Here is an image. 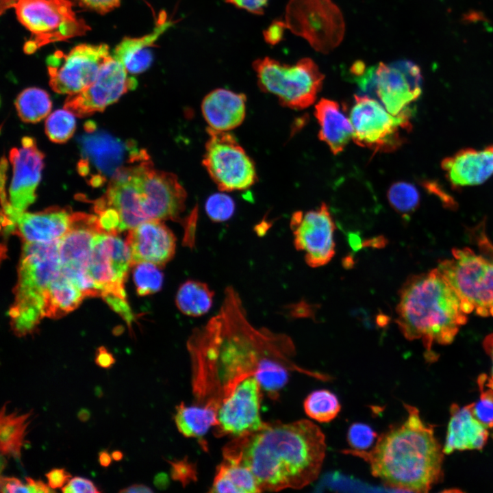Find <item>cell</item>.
<instances>
[{
	"mask_svg": "<svg viewBox=\"0 0 493 493\" xmlns=\"http://www.w3.org/2000/svg\"><path fill=\"white\" fill-rule=\"evenodd\" d=\"M283 336L252 325L238 292L227 286L218 312L195 329L188 342L197 367V393L214 388L221 402L239 381L255 375Z\"/></svg>",
	"mask_w": 493,
	"mask_h": 493,
	"instance_id": "cell-1",
	"label": "cell"
},
{
	"mask_svg": "<svg viewBox=\"0 0 493 493\" xmlns=\"http://www.w3.org/2000/svg\"><path fill=\"white\" fill-rule=\"evenodd\" d=\"M225 451L254 475L261 492L301 489L319 476L325 457V436L314 422L266 423L261 430L237 438Z\"/></svg>",
	"mask_w": 493,
	"mask_h": 493,
	"instance_id": "cell-2",
	"label": "cell"
},
{
	"mask_svg": "<svg viewBox=\"0 0 493 493\" xmlns=\"http://www.w3.org/2000/svg\"><path fill=\"white\" fill-rule=\"evenodd\" d=\"M407 418L381 434L370 449L343 451L364 460L371 474L387 487L427 492L442 475L443 449L432 426L425 425L418 409L405 405Z\"/></svg>",
	"mask_w": 493,
	"mask_h": 493,
	"instance_id": "cell-3",
	"label": "cell"
},
{
	"mask_svg": "<svg viewBox=\"0 0 493 493\" xmlns=\"http://www.w3.org/2000/svg\"><path fill=\"white\" fill-rule=\"evenodd\" d=\"M396 323L409 340H421L433 360V344L447 345L468 320L462 301L438 268L408 278L400 290Z\"/></svg>",
	"mask_w": 493,
	"mask_h": 493,
	"instance_id": "cell-4",
	"label": "cell"
},
{
	"mask_svg": "<svg viewBox=\"0 0 493 493\" xmlns=\"http://www.w3.org/2000/svg\"><path fill=\"white\" fill-rule=\"evenodd\" d=\"M475 247L452 251V257L438 268L459 295L468 315L493 317V242L485 231V219L469 229Z\"/></svg>",
	"mask_w": 493,
	"mask_h": 493,
	"instance_id": "cell-5",
	"label": "cell"
},
{
	"mask_svg": "<svg viewBox=\"0 0 493 493\" xmlns=\"http://www.w3.org/2000/svg\"><path fill=\"white\" fill-rule=\"evenodd\" d=\"M59 240L25 242L14 290L15 300L9 315L14 334H31L43 316L45 291L60 273Z\"/></svg>",
	"mask_w": 493,
	"mask_h": 493,
	"instance_id": "cell-6",
	"label": "cell"
},
{
	"mask_svg": "<svg viewBox=\"0 0 493 493\" xmlns=\"http://www.w3.org/2000/svg\"><path fill=\"white\" fill-rule=\"evenodd\" d=\"M1 14L13 8L30 32L23 50L31 54L53 42L84 35L90 27L75 13L69 0H1Z\"/></svg>",
	"mask_w": 493,
	"mask_h": 493,
	"instance_id": "cell-7",
	"label": "cell"
},
{
	"mask_svg": "<svg viewBox=\"0 0 493 493\" xmlns=\"http://www.w3.org/2000/svg\"><path fill=\"white\" fill-rule=\"evenodd\" d=\"M253 66L262 91L275 95L281 105L294 110L305 109L315 102L325 77L308 58L288 65L266 57L254 62Z\"/></svg>",
	"mask_w": 493,
	"mask_h": 493,
	"instance_id": "cell-8",
	"label": "cell"
},
{
	"mask_svg": "<svg viewBox=\"0 0 493 493\" xmlns=\"http://www.w3.org/2000/svg\"><path fill=\"white\" fill-rule=\"evenodd\" d=\"M411 115L412 109L393 115L377 100L355 95L349 115L352 139L374 153L394 151L405 142L402 131L411 129Z\"/></svg>",
	"mask_w": 493,
	"mask_h": 493,
	"instance_id": "cell-9",
	"label": "cell"
},
{
	"mask_svg": "<svg viewBox=\"0 0 493 493\" xmlns=\"http://www.w3.org/2000/svg\"><path fill=\"white\" fill-rule=\"evenodd\" d=\"M282 24L323 53L338 47L345 31L342 12L331 0H290Z\"/></svg>",
	"mask_w": 493,
	"mask_h": 493,
	"instance_id": "cell-10",
	"label": "cell"
},
{
	"mask_svg": "<svg viewBox=\"0 0 493 493\" xmlns=\"http://www.w3.org/2000/svg\"><path fill=\"white\" fill-rule=\"evenodd\" d=\"M87 133L79 138L82 159L78 163L83 176L95 172L89 179L93 186L110 180L121 169L149 157L144 149H138L132 140L123 142L103 131H94L93 123H86Z\"/></svg>",
	"mask_w": 493,
	"mask_h": 493,
	"instance_id": "cell-11",
	"label": "cell"
},
{
	"mask_svg": "<svg viewBox=\"0 0 493 493\" xmlns=\"http://www.w3.org/2000/svg\"><path fill=\"white\" fill-rule=\"evenodd\" d=\"M203 164L223 191L242 190L256 181L254 164L235 137L228 131L207 129Z\"/></svg>",
	"mask_w": 493,
	"mask_h": 493,
	"instance_id": "cell-12",
	"label": "cell"
},
{
	"mask_svg": "<svg viewBox=\"0 0 493 493\" xmlns=\"http://www.w3.org/2000/svg\"><path fill=\"white\" fill-rule=\"evenodd\" d=\"M131 168L147 220H178L185 210L186 192L177 176L155 169L149 157L132 164Z\"/></svg>",
	"mask_w": 493,
	"mask_h": 493,
	"instance_id": "cell-13",
	"label": "cell"
},
{
	"mask_svg": "<svg viewBox=\"0 0 493 493\" xmlns=\"http://www.w3.org/2000/svg\"><path fill=\"white\" fill-rule=\"evenodd\" d=\"M110 55L105 44H81L66 53L57 51L46 60L49 85L57 93H78L94 81Z\"/></svg>",
	"mask_w": 493,
	"mask_h": 493,
	"instance_id": "cell-14",
	"label": "cell"
},
{
	"mask_svg": "<svg viewBox=\"0 0 493 493\" xmlns=\"http://www.w3.org/2000/svg\"><path fill=\"white\" fill-rule=\"evenodd\" d=\"M101 229L97 216L73 213L69 231L59 239L60 272L87 296H100L88 272L94 237Z\"/></svg>",
	"mask_w": 493,
	"mask_h": 493,
	"instance_id": "cell-15",
	"label": "cell"
},
{
	"mask_svg": "<svg viewBox=\"0 0 493 493\" xmlns=\"http://www.w3.org/2000/svg\"><path fill=\"white\" fill-rule=\"evenodd\" d=\"M43 153L31 137H24L21 147L13 148L10 160L13 177L9 190L8 203L2 205L1 222L6 231H15L18 218L36 199V189L43 168Z\"/></svg>",
	"mask_w": 493,
	"mask_h": 493,
	"instance_id": "cell-16",
	"label": "cell"
},
{
	"mask_svg": "<svg viewBox=\"0 0 493 493\" xmlns=\"http://www.w3.org/2000/svg\"><path fill=\"white\" fill-rule=\"evenodd\" d=\"M131 255L126 241L117 234L100 233L94 239L88 272L103 299H126L125 283Z\"/></svg>",
	"mask_w": 493,
	"mask_h": 493,
	"instance_id": "cell-17",
	"label": "cell"
},
{
	"mask_svg": "<svg viewBox=\"0 0 493 493\" xmlns=\"http://www.w3.org/2000/svg\"><path fill=\"white\" fill-rule=\"evenodd\" d=\"M136 86V79L129 76L123 63L111 55L88 88L68 95L64 108L79 117L89 116L103 111Z\"/></svg>",
	"mask_w": 493,
	"mask_h": 493,
	"instance_id": "cell-18",
	"label": "cell"
},
{
	"mask_svg": "<svg viewBox=\"0 0 493 493\" xmlns=\"http://www.w3.org/2000/svg\"><path fill=\"white\" fill-rule=\"evenodd\" d=\"M294 244L304 252L306 263L319 267L329 263L335 255L336 226L327 205L322 203L318 208L294 212L290 219Z\"/></svg>",
	"mask_w": 493,
	"mask_h": 493,
	"instance_id": "cell-19",
	"label": "cell"
},
{
	"mask_svg": "<svg viewBox=\"0 0 493 493\" xmlns=\"http://www.w3.org/2000/svg\"><path fill=\"white\" fill-rule=\"evenodd\" d=\"M261 386L251 375L239 381L221 401L217 411L220 431L236 438L251 435L266 425L260 414Z\"/></svg>",
	"mask_w": 493,
	"mask_h": 493,
	"instance_id": "cell-20",
	"label": "cell"
},
{
	"mask_svg": "<svg viewBox=\"0 0 493 493\" xmlns=\"http://www.w3.org/2000/svg\"><path fill=\"white\" fill-rule=\"evenodd\" d=\"M375 99L390 114L397 115L412 109L410 104L420 95V69L409 61L379 62L375 66Z\"/></svg>",
	"mask_w": 493,
	"mask_h": 493,
	"instance_id": "cell-21",
	"label": "cell"
},
{
	"mask_svg": "<svg viewBox=\"0 0 493 493\" xmlns=\"http://www.w3.org/2000/svg\"><path fill=\"white\" fill-rule=\"evenodd\" d=\"M126 242L131 264L147 262L164 267L174 257L176 237L163 220H146L129 230Z\"/></svg>",
	"mask_w": 493,
	"mask_h": 493,
	"instance_id": "cell-22",
	"label": "cell"
},
{
	"mask_svg": "<svg viewBox=\"0 0 493 493\" xmlns=\"http://www.w3.org/2000/svg\"><path fill=\"white\" fill-rule=\"evenodd\" d=\"M131 165L121 169L110 180L106 192L94 205V212L109 209L116 213L120 220V232L147 220L141 208Z\"/></svg>",
	"mask_w": 493,
	"mask_h": 493,
	"instance_id": "cell-23",
	"label": "cell"
},
{
	"mask_svg": "<svg viewBox=\"0 0 493 493\" xmlns=\"http://www.w3.org/2000/svg\"><path fill=\"white\" fill-rule=\"evenodd\" d=\"M441 166L455 188L481 184L493 175V144L481 150L462 149L444 158Z\"/></svg>",
	"mask_w": 493,
	"mask_h": 493,
	"instance_id": "cell-24",
	"label": "cell"
},
{
	"mask_svg": "<svg viewBox=\"0 0 493 493\" xmlns=\"http://www.w3.org/2000/svg\"><path fill=\"white\" fill-rule=\"evenodd\" d=\"M72 212L50 207L36 213L23 212L16 223L15 233L25 242H48L62 238L70 229Z\"/></svg>",
	"mask_w": 493,
	"mask_h": 493,
	"instance_id": "cell-25",
	"label": "cell"
},
{
	"mask_svg": "<svg viewBox=\"0 0 493 493\" xmlns=\"http://www.w3.org/2000/svg\"><path fill=\"white\" fill-rule=\"evenodd\" d=\"M473 403L459 407L453 404L443 452L449 454L454 451L480 450L486 444L487 428L474 416Z\"/></svg>",
	"mask_w": 493,
	"mask_h": 493,
	"instance_id": "cell-26",
	"label": "cell"
},
{
	"mask_svg": "<svg viewBox=\"0 0 493 493\" xmlns=\"http://www.w3.org/2000/svg\"><path fill=\"white\" fill-rule=\"evenodd\" d=\"M245 103L244 94L218 88L204 97L201 110L210 128L227 131L243 122L246 114Z\"/></svg>",
	"mask_w": 493,
	"mask_h": 493,
	"instance_id": "cell-27",
	"label": "cell"
},
{
	"mask_svg": "<svg viewBox=\"0 0 493 493\" xmlns=\"http://www.w3.org/2000/svg\"><path fill=\"white\" fill-rule=\"evenodd\" d=\"M314 115L320 125L319 139L328 145L334 155L341 153L352 138L353 129L340 104L322 99L315 106Z\"/></svg>",
	"mask_w": 493,
	"mask_h": 493,
	"instance_id": "cell-28",
	"label": "cell"
},
{
	"mask_svg": "<svg viewBox=\"0 0 493 493\" xmlns=\"http://www.w3.org/2000/svg\"><path fill=\"white\" fill-rule=\"evenodd\" d=\"M170 25V21L159 18L157 25L149 34L123 39L114 49L112 55L123 63L129 73L138 74L145 71L153 61L151 48Z\"/></svg>",
	"mask_w": 493,
	"mask_h": 493,
	"instance_id": "cell-29",
	"label": "cell"
},
{
	"mask_svg": "<svg viewBox=\"0 0 493 493\" xmlns=\"http://www.w3.org/2000/svg\"><path fill=\"white\" fill-rule=\"evenodd\" d=\"M85 297L82 292L60 272L45 291L43 316L51 318L64 316L76 309Z\"/></svg>",
	"mask_w": 493,
	"mask_h": 493,
	"instance_id": "cell-30",
	"label": "cell"
},
{
	"mask_svg": "<svg viewBox=\"0 0 493 493\" xmlns=\"http://www.w3.org/2000/svg\"><path fill=\"white\" fill-rule=\"evenodd\" d=\"M210 492L254 493L261 490L254 475L248 467L239 461L225 457L218 468Z\"/></svg>",
	"mask_w": 493,
	"mask_h": 493,
	"instance_id": "cell-31",
	"label": "cell"
},
{
	"mask_svg": "<svg viewBox=\"0 0 493 493\" xmlns=\"http://www.w3.org/2000/svg\"><path fill=\"white\" fill-rule=\"evenodd\" d=\"M218 406L212 403L176 407L175 422L178 431L187 438H201L212 426L217 425Z\"/></svg>",
	"mask_w": 493,
	"mask_h": 493,
	"instance_id": "cell-32",
	"label": "cell"
},
{
	"mask_svg": "<svg viewBox=\"0 0 493 493\" xmlns=\"http://www.w3.org/2000/svg\"><path fill=\"white\" fill-rule=\"evenodd\" d=\"M6 405L7 403L3 405L0 415L1 453L20 460L21 448L34 411L31 409L24 414H18V411H14L6 414Z\"/></svg>",
	"mask_w": 493,
	"mask_h": 493,
	"instance_id": "cell-33",
	"label": "cell"
},
{
	"mask_svg": "<svg viewBox=\"0 0 493 493\" xmlns=\"http://www.w3.org/2000/svg\"><path fill=\"white\" fill-rule=\"evenodd\" d=\"M214 292L199 281L187 280L178 288L175 304L185 315L197 317L206 314L212 307Z\"/></svg>",
	"mask_w": 493,
	"mask_h": 493,
	"instance_id": "cell-34",
	"label": "cell"
},
{
	"mask_svg": "<svg viewBox=\"0 0 493 493\" xmlns=\"http://www.w3.org/2000/svg\"><path fill=\"white\" fill-rule=\"evenodd\" d=\"M15 105L22 121L36 123L49 114L51 101L46 91L38 88H29L18 95Z\"/></svg>",
	"mask_w": 493,
	"mask_h": 493,
	"instance_id": "cell-35",
	"label": "cell"
},
{
	"mask_svg": "<svg viewBox=\"0 0 493 493\" xmlns=\"http://www.w3.org/2000/svg\"><path fill=\"white\" fill-rule=\"evenodd\" d=\"M303 408L311 419L318 422H329L338 415L341 405L333 393L322 389L307 395L303 402Z\"/></svg>",
	"mask_w": 493,
	"mask_h": 493,
	"instance_id": "cell-36",
	"label": "cell"
},
{
	"mask_svg": "<svg viewBox=\"0 0 493 493\" xmlns=\"http://www.w3.org/2000/svg\"><path fill=\"white\" fill-rule=\"evenodd\" d=\"M388 199L392 207L403 217L414 213L420 204V194L414 185L406 181H396L388 191Z\"/></svg>",
	"mask_w": 493,
	"mask_h": 493,
	"instance_id": "cell-37",
	"label": "cell"
},
{
	"mask_svg": "<svg viewBox=\"0 0 493 493\" xmlns=\"http://www.w3.org/2000/svg\"><path fill=\"white\" fill-rule=\"evenodd\" d=\"M134 266L133 277L138 295L153 294L162 289L164 275L161 267L147 262L137 263Z\"/></svg>",
	"mask_w": 493,
	"mask_h": 493,
	"instance_id": "cell-38",
	"label": "cell"
},
{
	"mask_svg": "<svg viewBox=\"0 0 493 493\" xmlns=\"http://www.w3.org/2000/svg\"><path fill=\"white\" fill-rule=\"evenodd\" d=\"M74 115L65 109L58 110L48 116L45 122V131L52 142L62 143L73 136L76 127Z\"/></svg>",
	"mask_w": 493,
	"mask_h": 493,
	"instance_id": "cell-39",
	"label": "cell"
},
{
	"mask_svg": "<svg viewBox=\"0 0 493 493\" xmlns=\"http://www.w3.org/2000/svg\"><path fill=\"white\" fill-rule=\"evenodd\" d=\"M486 375L482 374L478 378L480 396L473 403V414L475 418L487 429L493 427V389L485 383Z\"/></svg>",
	"mask_w": 493,
	"mask_h": 493,
	"instance_id": "cell-40",
	"label": "cell"
},
{
	"mask_svg": "<svg viewBox=\"0 0 493 493\" xmlns=\"http://www.w3.org/2000/svg\"><path fill=\"white\" fill-rule=\"evenodd\" d=\"M205 211L208 217L214 222H223L229 219L235 211V203L228 195L216 193L206 201Z\"/></svg>",
	"mask_w": 493,
	"mask_h": 493,
	"instance_id": "cell-41",
	"label": "cell"
},
{
	"mask_svg": "<svg viewBox=\"0 0 493 493\" xmlns=\"http://www.w3.org/2000/svg\"><path fill=\"white\" fill-rule=\"evenodd\" d=\"M377 435L373 429L364 423H354L349 429L347 440L351 448L368 450L375 442Z\"/></svg>",
	"mask_w": 493,
	"mask_h": 493,
	"instance_id": "cell-42",
	"label": "cell"
},
{
	"mask_svg": "<svg viewBox=\"0 0 493 493\" xmlns=\"http://www.w3.org/2000/svg\"><path fill=\"white\" fill-rule=\"evenodd\" d=\"M48 485L53 490L62 488L71 479V475L65 468H54L45 474Z\"/></svg>",
	"mask_w": 493,
	"mask_h": 493,
	"instance_id": "cell-43",
	"label": "cell"
},
{
	"mask_svg": "<svg viewBox=\"0 0 493 493\" xmlns=\"http://www.w3.org/2000/svg\"><path fill=\"white\" fill-rule=\"evenodd\" d=\"M81 5L101 14L108 12L120 5L121 0H76Z\"/></svg>",
	"mask_w": 493,
	"mask_h": 493,
	"instance_id": "cell-44",
	"label": "cell"
},
{
	"mask_svg": "<svg viewBox=\"0 0 493 493\" xmlns=\"http://www.w3.org/2000/svg\"><path fill=\"white\" fill-rule=\"evenodd\" d=\"M0 491L2 493H25L28 492L26 484L14 477H3L1 475Z\"/></svg>",
	"mask_w": 493,
	"mask_h": 493,
	"instance_id": "cell-45",
	"label": "cell"
},
{
	"mask_svg": "<svg viewBox=\"0 0 493 493\" xmlns=\"http://www.w3.org/2000/svg\"><path fill=\"white\" fill-rule=\"evenodd\" d=\"M68 483L77 493H100L98 487L94 482L83 477L76 476L70 479Z\"/></svg>",
	"mask_w": 493,
	"mask_h": 493,
	"instance_id": "cell-46",
	"label": "cell"
},
{
	"mask_svg": "<svg viewBox=\"0 0 493 493\" xmlns=\"http://www.w3.org/2000/svg\"><path fill=\"white\" fill-rule=\"evenodd\" d=\"M268 0H226L235 6L254 14H262Z\"/></svg>",
	"mask_w": 493,
	"mask_h": 493,
	"instance_id": "cell-47",
	"label": "cell"
},
{
	"mask_svg": "<svg viewBox=\"0 0 493 493\" xmlns=\"http://www.w3.org/2000/svg\"><path fill=\"white\" fill-rule=\"evenodd\" d=\"M424 187L438 197L445 207L451 209H455L456 207L457 203L455 202V200L444 192L436 182L430 181H425L424 183Z\"/></svg>",
	"mask_w": 493,
	"mask_h": 493,
	"instance_id": "cell-48",
	"label": "cell"
},
{
	"mask_svg": "<svg viewBox=\"0 0 493 493\" xmlns=\"http://www.w3.org/2000/svg\"><path fill=\"white\" fill-rule=\"evenodd\" d=\"M94 362L101 368L110 369L115 364L116 359L105 346H101L96 351Z\"/></svg>",
	"mask_w": 493,
	"mask_h": 493,
	"instance_id": "cell-49",
	"label": "cell"
},
{
	"mask_svg": "<svg viewBox=\"0 0 493 493\" xmlns=\"http://www.w3.org/2000/svg\"><path fill=\"white\" fill-rule=\"evenodd\" d=\"M25 480L28 492L49 493L55 492L53 489H52L48 484L45 483L42 480H35L29 477H26Z\"/></svg>",
	"mask_w": 493,
	"mask_h": 493,
	"instance_id": "cell-50",
	"label": "cell"
},
{
	"mask_svg": "<svg viewBox=\"0 0 493 493\" xmlns=\"http://www.w3.org/2000/svg\"><path fill=\"white\" fill-rule=\"evenodd\" d=\"M483 347L490 357L492 364L491 377H488L486 375L485 383L489 387L493 389V333L485 336L483 341Z\"/></svg>",
	"mask_w": 493,
	"mask_h": 493,
	"instance_id": "cell-51",
	"label": "cell"
},
{
	"mask_svg": "<svg viewBox=\"0 0 493 493\" xmlns=\"http://www.w3.org/2000/svg\"><path fill=\"white\" fill-rule=\"evenodd\" d=\"M283 28L284 27L281 22L276 23L270 26L268 29L267 36H266L268 41L271 43L278 42L281 37Z\"/></svg>",
	"mask_w": 493,
	"mask_h": 493,
	"instance_id": "cell-52",
	"label": "cell"
},
{
	"mask_svg": "<svg viewBox=\"0 0 493 493\" xmlns=\"http://www.w3.org/2000/svg\"><path fill=\"white\" fill-rule=\"evenodd\" d=\"M120 493H151L153 490L147 485L135 483L119 490Z\"/></svg>",
	"mask_w": 493,
	"mask_h": 493,
	"instance_id": "cell-53",
	"label": "cell"
},
{
	"mask_svg": "<svg viewBox=\"0 0 493 493\" xmlns=\"http://www.w3.org/2000/svg\"><path fill=\"white\" fill-rule=\"evenodd\" d=\"M98 459L101 466L108 468L112 464L113 459L108 451L104 449L99 453Z\"/></svg>",
	"mask_w": 493,
	"mask_h": 493,
	"instance_id": "cell-54",
	"label": "cell"
},
{
	"mask_svg": "<svg viewBox=\"0 0 493 493\" xmlns=\"http://www.w3.org/2000/svg\"><path fill=\"white\" fill-rule=\"evenodd\" d=\"M90 412L86 408H81L77 412V418L82 422H87L90 418Z\"/></svg>",
	"mask_w": 493,
	"mask_h": 493,
	"instance_id": "cell-55",
	"label": "cell"
},
{
	"mask_svg": "<svg viewBox=\"0 0 493 493\" xmlns=\"http://www.w3.org/2000/svg\"><path fill=\"white\" fill-rule=\"evenodd\" d=\"M113 460L119 462L123 458V453L119 450H115L111 453Z\"/></svg>",
	"mask_w": 493,
	"mask_h": 493,
	"instance_id": "cell-56",
	"label": "cell"
},
{
	"mask_svg": "<svg viewBox=\"0 0 493 493\" xmlns=\"http://www.w3.org/2000/svg\"><path fill=\"white\" fill-rule=\"evenodd\" d=\"M7 464H8V460L5 458V455L1 453V462H0L1 475H2L4 469L6 468Z\"/></svg>",
	"mask_w": 493,
	"mask_h": 493,
	"instance_id": "cell-57",
	"label": "cell"
},
{
	"mask_svg": "<svg viewBox=\"0 0 493 493\" xmlns=\"http://www.w3.org/2000/svg\"><path fill=\"white\" fill-rule=\"evenodd\" d=\"M62 492L64 493H75L73 488L68 482L62 488Z\"/></svg>",
	"mask_w": 493,
	"mask_h": 493,
	"instance_id": "cell-58",
	"label": "cell"
},
{
	"mask_svg": "<svg viewBox=\"0 0 493 493\" xmlns=\"http://www.w3.org/2000/svg\"><path fill=\"white\" fill-rule=\"evenodd\" d=\"M94 394L98 398H101L103 396V392L102 388L99 385H97L94 388Z\"/></svg>",
	"mask_w": 493,
	"mask_h": 493,
	"instance_id": "cell-59",
	"label": "cell"
}]
</instances>
